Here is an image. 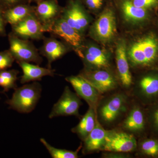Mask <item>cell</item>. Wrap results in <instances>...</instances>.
Returning <instances> with one entry per match:
<instances>
[{
    "label": "cell",
    "instance_id": "1",
    "mask_svg": "<svg viewBox=\"0 0 158 158\" xmlns=\"http://www.w3.org/2000/svg\"><path fill=\"white\" fill-rule=\"evenodd\" d=\"M128 61L133 66L150 68L158 63V36L155 32L146 33L131 45L128 50Z\"/></svg>",
    "mask_w": 158,
    "mask_h": 158
},
{
    "label": "cell",
    "instance_id": "2",
    "mask_svg": "<svg viewBox=\"0 0 158 158\" xmlns=\"http://www.w3.org/2000/svg\"><path fill=\"white\" fill-rule=\"evenodd\" d=\"M42 86L37 82L27 84L15 89L12 97L6 101L9 109L19 113H31L41 97Z\"/></svg>",
    "mask_w": 158,
    "mask_h": 158
},
{
    "label": "cell",
    "instance_id": "3",
    "mask_svg": "<svg viewBox=\"0 0 158 158\" xmlns=\"http://www.w3.org/2000/svg\"><path fill=\"white\" fill-rule=\"evenodd\" d=\"M96 109L98 119L102 123L110 125L116 121L124 112L127 104V96L117 93L99 102Z\"/></svg>",
    "mask_w": 158,
    "mask_h": 158
},
{
    "label": "cell",
    "instance_id": "4",
    "mask_svg": "<svg viewBox=\"0 0 158 158\" xmlns=\"http://www.w3.org/2000/svg\"><path fill=\"white\" fill-rule=\"evenodd\" d=\"M10 51L15 61L33 62L37 65L41 64L42 59L38 50L28 40L21 39L12 32L8 34Z\"/></svg>",
    "mask_w": 158,
    "mask_h": 158
},
{
    "label": "cell",
    "instance_id": "5",
    "mask_svg": "<svg viewBox=\"0 0 158 158\" xmlns=\"http://www.w3.org/2000/svg\"><path fill=\"white\" fill-rule=\"evenodd\" d=\"M137 147V141L132 134L111 130L107 131L104 144L102 150L128 153L135 151Z\"/></svg>",
    "mask_w": 158,
    "mask_h": 158
},
{
    "label": "cell",
    "instance_id": "6",
    "mask_svg": "<svg viewBox=\"0 0 158 158\" xmlns=\"http://www.w3.org/2000/svg\"><path fill=\"white\" fill-rule=\"evenodd\" d=\"M82 103L81 98L66 86L61 97L53 106L49 118L61 116H76L80 117L79 111Z\"/></svg>",
    "mask_w": 158,
    "mask_h": 158
},
{
    "label": "cell",
    "instance_id": "7",
    "mask_svg": "<svg viewBox=\"0 0 158 158\" xmlns=\"http://www.w3.org/2000/svg\"><path fill=\"white\" fill-rule=\"evenodd\" d=\"M93 86L101 94L117 88V81L110 72L103 69H85L79 75Z\"/></svg>",
    "mask_w": 158,
    "mask_h": 158
},
{
    "label": "cell",
    "instance_id": "8",
    "mask_svg": "<svg viewBox=\"0 0 158 158\" xmlns=\"http://www.w3.org/2000/svg\"><path fill=\"white\" fill-rule=\"evenodd\" d=\"M135 94L142 102L151 105L158 100V71H151L139 79Z\"/></svg>",
    "mask_w": 158,
    "mask_h": 158
},
{
    "label": "cell",
    "instance_id": "9",
    "mask_svg": "<svg viewBox=\"0 0 158 158\" xmlns=\"http://www.w3.org/2000/svg\"><path fill=\"white\" fill-rule=\"evenodd\" d=\"M61 17L81 35L89 24L88 15L79 0H69L63 8Z\"/></svg>",
    "mask_w": 158,
    "mask_h": 158
},
{
    "label": "cell",
    "instance_id": "10",
    "mask_svg": "<svg viewBox=\"0 0 158 158\" xmlns=\"http://www.w3.org/2000/svg\"><path fill=\"white\" fill-rule=\"evenodd\" d=\"M116 32L114 12L111 9H105L94 23L91 33L97 39L102 42L106 43L113 39Z\"/></svg>",
    "mask_w": 158,
    "mask_h": 158
},
{
    "label": "cell",
    "instance_id": "11",
    "mask_svg": "<svg viewBox=\"0 0 158 158\" xmlns=\"http://www.w3.org/2000/svg\"><path fill=\"white\" fill-rule=\"evenodd\" d=\"M11 32L15 36L25 40L44 39L43 27L34 12L18 23L11 26Z\"/></svg>",
    "mask_w": 158,
    "mask_h": 158
},
{
    "label": "cell",
    "instance_id": "12",
    "mask_svg": "<svg viewBox=\"0 0 158 158\" xmlns=\"http://www.w3.org/2000/svg\"><path fill=\"white\" fill-rule=\"evenodd\" d=\"M47 32L58 36L77 51L83 45L81 34L71 27L61 16L54 22L48 29Z\"/></svg>",
    "mask_w": 158,
    "mask_h": 158
},
{
    "label": "cell",
    "instance_id": "13",
    "mask_svg": "<svg viewBox=\"0 0 158 158\" xmlns=\"http://www.w3.org/2000/svg\"><path fill=\"white\" fill-rule=\"evenodd\" d=\"M62 9L57 0H42L35 6L34 13L41 24L44 32L61 16Z\"/></svg>",
    "mask_w": 158,
    "mask_h": 158
},
{
    "label": "cell",
    "instance_id": "14",
    "mask_svg": "<svg viewBox=\"0 0 158 158\" xmlns=\"http://www.w3.org/2000/svg\"><path fill=\"white\" fill-rule=\"evenodd\" d=\"M65 79L71 85L77 94L87 102L90 107L97 109L101 96L97 90L79 75L71 76Z\"/></svg>",
    "mask_w": 158,
    "mask_h": 158
},
{
    "label": "cell",
    "instance_id": "15",
    "mask_svg": "<svg viewBox=\"0 0 158 158\" xmlns=\"http://www.w3.org/2000/svg\"><path fill=\"white\" fill-rule=\"evenodd\" d=\"M116 55V65L120 82L124 88H129L132 83V78L130 70L126 44L124 40H121L118 42Z\"/></svg>",
    "mask_w": 158,
    "mask_h": 158
},
{
    "label": "cell",
    "instance_id": "16",
    "mask_svg": "<svg viewBox=\"0 0 158 158\" xmlns=\"http://www.w3.org/2000/svg\"><path fill=\"white\" fill-rule=\"evenodd\" d=\"M147 122L144 110L140 106L135 105L129 112L122 126L128 132L139 135L144 132Z\"/></svg>",
    "mask_w": 158,
    "mask_h": 158
},
{
    "label": "cell",
    "instance_id": "17",
    "mask_svg": "<svg viewBox=\"0 0 158 158\" xmlns=\"http://www.w3.org/2000/svg\"><path fill=\"white\" fill-rule=\"evenodd\" d=\"M16 62L22 69L23 74L20 80V83L22 84L41 81L43 77H53L55 74V69H52L43 68L38 65H34L23 61Z\"/></svg>",
    "mask_w": 158,
    "mask_h": 158
},
{
    "label": "cell",
    "instance_id": "18",
    "mask_svg": "<svg viewBox=\"0 0 158 158\" xmlns=\"http://www.w3.org/2000/svg\"><path fill=\"white\" fill-rule=\"evenodd\" d=\"M44 40L40 52L47 59L48 68L52 69V63L63 56L67 53L68 48L65 44L55 38H44Z\"/></svg>",
    "mask_w": 158,
    "mask_h": 158
},
{
    "label": "cell",
    "instance_id": "19",
    "mask_svg": "<svg viewBox=\"0 0 158 158\" xmlns=\"http://www.w3.org/2000/svg\"><path fill=\"white\" fill-rule=\"evenodd\" d=\"M107 131L97 119L95 127L84 141L83 153L88 154L102 150L104 144Z\"/></svg>",
    "mask_w": 158,
    "mask_h": 158
},
{
    "label": "cell",
    "instance_id": "20",
    "mask_svg": "<svg viewBox=\"0 0 158 158\" xmlns=\"http://www.w3.org/2000/svg\"><path fill=\"white\" fill-rule=\"evenodd\" d=\"M87 65L97 69H105L109 66V59L103 51L97 47L88 46L85 52L77 51Z\"/></svg>",
    "mask_w": 158,
    "mask_h": 158
},
{
    "label": "cell",
    "instance_id": "21",
    "mask_svg": "<svg viewBox=\"0 0 158 158\" xmlns=\"http://www.w3.org/2000/svg\"><path fill=\"white\" fill-rule=\"evenodd\" d=\"M121 9L123 17L127 21L131 23H144L148 21L150 11L134 6L131 0H123L121 3Z\"/></svg>",
    "mask_w": 158,
    "mask_h": 158
},
{
    "label": "cell",
    "instance_id": "22",
    "mask_svg": "<svg viewBox=\"0 0 158 158\" xmlns=\"http://www.w3.org/2000/svg\"><path fill=\"white\" fill-rule=\"evenodd\" d=\"M97 119L96 109L89 107L86 113L81 117L78 124L72 129V131L84 141L95 127Z\"/></svg>",
    "mask_w": 158,
    "mask_h": 158
},
{
    "label": "cell",
    "instance_id": "23",
    "mask_svg": "<svg viewBox=\"0 0 158 158\" xmlns=\"http://www.w3.org/2000/svg\"><path fill=\"white\" fill-rule=\"evenodd\" d=\"M35 6L30 4H21L11 7L3 11V15L6 23L11 26L22 21L34 12Z\"/></svg>",
    "mask_w": 158,
    "mask_h": 158
},
{
    "label": "cell",
    "instance_id": "24",
    "mask_svg": "<svg viewBox=\"0 0 158 158\" xmlns=\"http://www.w3.org/2000/svg\"><path fill=\"white\" fill-rule=\"evenodd\" d=\"M138 148L140 154L148 157L158 158V139L144 138L139 142Z\"/></svg>",
    "mask_w": 158,
    "mask_h": 158
},
{
    "label": "cell",
    "instance_id": "25",
    "mask_svg": "<svg viewBox=\"0 0 158 158\" xmlns=\"http://www.w3.org/2000/svg\"><path fill=\"white\" fill-rule=\"evenodd\" d=\"M19 71L15 69L0 71V87L7 92L11 89L17 88L16 82Z\"/></svg>",
    "mask_w": 158,
    "mask_h": 158
},
{
    "label": "cell",
    "instance_id": "26",
    "mask_svg": "<svg viewBox=\"0 0 158 158\" xmlns=\"http://www.w3.org/2000/svg\"><path fill=\"white\" fill-rule=\"evenodd\" d=\"M41 143L43 144L48 151V152L53 158H77L79 157V150L81 149L82 146H80L75 151L67 150L66 149H60L52 146L45 139L41 138L40 139Z\"/></svg>",
    "mask_w": 158,
    "mask_h": 158
},
{
    "label": "cell",
    "instance_id": "27",
    "mask_svg": "<svg viewBox=\"0 0 158 158\" xmlns=\"http://www.w3.org/2000/svg\"><path fill=\"white\" fill-rule=\"evenodd\" d=\"M146 118L152 132L158 135V100L150 105Z\"/></svg>",
    "mask_w": 158,
    "mask_h": 158
},
{
    "label": "cell",
    "instance_id": "28",
    "mask_svg": "<svg viewBox=\"0 0 158 158\" xmlns=\"http://www.w3.org/2000/svg\"><path fill=\"white\" fill-rule=\"evenodd\" d=\"M15 61V59L9 49L0 52V71L11 67Z\"/></svg>",
    "mask_w": 158,
    "mask_h": 158
},
{
    "label": "cell",
    "instance_id": "29",
    "mask_svg": "<svg viewBox=\"0 0 158 158\" xmlns=\"http://www.w3.org/2000/svg\"><path fill=\"white\" fill-rule=\"evenodd\" d=\"M134 6L141 9L152 10L158 7V0H131Z\"/></svg>",
    "mask_w": 158,
    "mask_h": 158
},
{
    "label": "cell",
    "instance_id": "30",
    "mask_svg": "<svg viewBox=\"0 0 158 158\" xmlns=\"http://www.w3.org/2000/svg\"><path fill=\"white\" fill-rule=\"evenodd\" d=\"M30 0H0V5L3 10L21 4H31Z\"/></svg>",
    "mask_w": 158,
    "mask_h": 158
},
{
    "label": "cell",
    "instance_id": "31",
    "mask_svg": "<svg viewBox=\"0 0 158 158\" xmlns=\"http://www.w3.org/2000/svg\"><path fill=\"white\" fill-rule=\"evenodd\" d=\"M3 9L0 5V37L6 36V26L7 25L3 15Z\"/></svg>",
    "mask_w": 158,
    "mask_h": 158
},
{
    "label": "cell",
    "instance_id": "32",
    "mask_svg": "<svg viewBox=\"0 0 158 158\" xmlns=\"http://www.w3.org/2000/svg\"><path fill=\"white\" fill-rule=\"evenodd\" d=\"M127 153L106 152L102 155V157L108 158H125L130 157Z\"/></svg>",
    "mask_w": 158,
    "mask_h": 158
},
{
    "label": "cell",
    "instance_id": "33",
    "mask_svg": "<svg viewBox=\"0 0 158 158\" xmlns=\"http://www.w3.org/2000/svg\"><path fill=\"white\" fill-rule=\"evenodd\" d=\"M85 4L89 9H98L102 6L103 0H85Z\"/></svg>",
    "mask_w": 158,
    "mask_h": 158
},
{
    "label": "cell",
    "instance_id": "34",
    "mask_svg": "<svg viewBox=\"0 0 158 158\" xmlns=\"http://www.w3.org/2000/svg\"><path fill=\"white\" fill-rule=\"evenodd\" d=\"M30 1L31 3L32 2H35L37 3L40 2V1H42V0H30Z\"/></svg>",
    "mask_w": 158,
    "mask_h": 158
}]
</instances>
